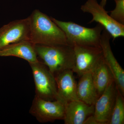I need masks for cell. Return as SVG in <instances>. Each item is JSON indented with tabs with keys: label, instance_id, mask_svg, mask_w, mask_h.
Masks as SVG:
<instances>
[{
	"label": "cell",
	"instance_id": "4fadbf2b",
	"mask_svg": "<svg viewBox=\"0 0 124 124\" xmlns=\"http://www.w3.org/2000/svg\"><path fill=\"white\" fill-rule=\"evenodd\" d=\"M13 56L26 60L29 63L39 61L35 45L30 40H24L10 45L0 50V57Z\"/></svg>",
	"mask_w": 124,
	"mask_h": 124
},
{
	"label": "cell",
	"instance_id": "9a60e30c",
	"mask_svg": "<svg viewBox=\"0 0 124 124\" xmlns=\"http://www.w3.org/2000/svg\"><path fill=\"white\" fill-rule=\"evenodd\" d=\"M91 72L93 82L99 97L106 89L111 81L113 79L103 56Z\"/></svg>",
	"mask_w": 124,
	"mask_h": 124
},
{
	"label": "cell",
	"instance_id": "3957f363",
	"mask_svg": "<svg viewBox=\"0 0 124 124\" xmlns=\"http://www.w3.org/2000/svg\"><path fill=\"white\" fill-rule=\"evenodd\" d=\"M50 18L64 32L69 45L100 47L101 36L104 28L100 24L88 28L73 22H64Z\"/></svg>",
	"mask_w": 124,
	"mask_h": 124
},
{
	"label": "cell",
	"instance_id": "30bf717a",
	"mask_svg": "<svg viewBox=\"0 0 124 124\" xmlns=\"http://www.w3.org/2000/svg\"><path fill=\"white\" fill-rule=\"evenodd\" d=\"M105 29L102 32L100 46L105 62L110 70L117 89L124 95V70L115 57L110 44L111 38Z\"/></svg>",
	"mask_w": 124,
	"mask_h": 124
},
{
	"label": "cell",
	"instance_id": "8fae6325",
	"mask_svg": "<svg viewBox=\"0 0 124 124\" xmlns=\"http://www.w3.org/2000/svg\"><path fill=\"white\" fill-rule=\"evenodd\" d=\"M54 76L57 87L56 100L65 104L72 100H79L77 94V83L72 70L61 71Z\"/></svg>",
	"mask_w": 124,
	"mask_h": 124
},
{
	"label": "cell",
	"instance_id": "5bb4252c",
	"mask_svg": "<svg viewBox=\"0 0 124 124\" xmlns=\"http://www.w3.org/2000/svg\"><path fill=\"white\" fill-rule=\"evenodd\" d=\"M80 77L77 85V97L86 104L94 105L99 97L93 82L91 71L85 73Z\"/></svg>",
	"mask_w": 124,
	"mask_h": 124
},
{
	"label": "cell",
	"instance_id": "6da1fadb",
	"mask_svg": "<svg viewBox=\"0 0 124 124\" xmlns=\"http://www.w3.org/2000/svg\"><path fill=\"white\" fill-rule=\"evenodd\" d=\"M29 17L30 40L34 44L68 45L64 32L50 17L38 9L34 10Z\"/></svg>",
	"mask_w": 124,
	"mask_h": 124
},
{
	"label": "cell",
	"instance_id": "9c48e42d",
	"mask_svg": "<svg viewBox=\"0 0 124 124\" xmlns=\"http://www.w3.org/2000/svg\"><path fill=\"white\" fill-rule=\"evenodd\" d=\"M117 88L112 80L94 104V112L91 116L94 124H108L113 109Z\"/></svg>",
	"mask_w": 124,
	"mask_h": 124
},
{
	"label": "cell",
	"instance_id": "e0dca14e",
	"mask_svg": "<svg viewBox=\"0 0 124 124\" xmlns=\"http://www.w3.org/2000/svg\"><path fill=\"white\" fill-rule=\"evenodd\" d=\"M115 8L110 12V16L121 24H124V0H116Z\"/></svg>",
	"mask_w": 124,
	"mask_h": 124
},
{
	"label": "cell",
	"instance_id": "277c9868",
	"mask_svg": "<svg viewBox=\"0 0 124 124\" xmlns=\"http://www.w3.org/2000/svg\"><path fill=\"white\" fill-rule=\"evenodd\" d=\"M32 72L36 96L48 101L56 100L57 87L55 77L42 62L29 63Z\"/></svg>",
	"mask_w": 124,
	"mask_h": 124
},
{
	"label": "cell",
	"instance_id": "8992f818",
	"mask_svg": "<svg viewBox=\"0 0 124 124\" xmlns=\"http://www.w3.org/2000/svg\"><path fill=\"white\" fill-rule=\"evenodd\" d=\"M29 112L40 123L63 120L64 104L59 100L48 101L35 95Z\"/></svg>",
	"mask_w": 124,
	"mask_h": 124
},
{
	"label": "cell",
	"instance_id": "52a82bcc",
	"mask_svg": "<svg viewBox=\"0 0 124 124\" xmlns=\"http://www.w3.org/2000/svg\"><path fill=\"white\" fill-rule=\"evenodd\" d=\"M30 38L29 16L14 20L0 28V50L23 41L30 40Z\"/></svg>",
	"mask_w": 124,
	"mask_h": 124
},
{
	"label": "cell",
	"instance_id": "7c38bea8",
	"mask_svg": "<svg viewBox=\"0 0 124 124\" xmlns=\"http://www.w3.org/2000/svg\"><path fill=\"white\" fill-rule=\"evenodd\" d=\"M94 112V105L86 104L79 100H72L64 104V124H84Z\"/></svg>",
	"mask_w": 124,
	"mask_h": 124
},
{
	"label": "cell",
	"instance_id": "ba28073f",
	"mask_svg": "<svg viewBox=\"0 0 124 124\" xmlns=\"http://www.w3.org/2000/svg\"><path fill=\"white\" fill-rule=\"evenodd\" d=\"M73 48L75 64L72 70L80 77L93 70L103 56L101 47L75 45Z\"/></svg>",
	"mask_w": 124,
	"mask_h": 124
},
{
	"label": "cell",
	"instance_id": "2e32d148",
	"mask_svg": "<svg viewBox=\"0 0 124 124\" xmlns=\"http://www.w3.org/2000/svg\"><path fill=\"white\" fill-rule=\"evenodd\" d=\"M124 95L117 89L115 101L108 124H124Z\"/></svg>",
	"mask_w": 124,
	"mask_h": 124
},
{
	"label": "cell",
	"instance_id": "7a4b0ae2",
	"mask_svg": "<svg viewBox=\"0 0 124 124\" xmlns=\"http://www.w3.org/2000/svg\"><path fill=\"white\" fill-rule=\"evenodd\" d=\"M38 57L54 76L67 69L72 70L75 64L73 46L68 45L48 46L35 45Z\"/></svg>",
	"mask_w": 124,
	"mask_h": 124
},
{
	"label": "cell",
	"instance_id": "5b68a950",
	"mask_svg": "<svg viewBox=\"0 0 124 124\" xmlns=\"http://www.w3.org/2000/svg\"><path fill=\"white\" fill-rule=\"evenodd\" d=\"M84 13L91 15L93 19L90 23H97L110 35L113 40L124 36V24H121L113 19L104 7L98 3L97 0H87L81 7Z\"/></svg>",
	"mask_w": 124,
	"mask_h": 124
},
{
	"label": "cell",
	"instance_id": "ac0fdd59",
	"mask_svg": "<svg viewBox=\"0 0 124 124\" xmlns=\"http://www.w3.org/2000/svg\"><path fill=\"white\" fill-rule=\"evenodd\" d=\"M107 1V0H101V1L100 2V5L104 8L105 6H106V4Z\"/></svg>",
	"mask_w": 124,
	"mask_h": 124
}]
</instances>
